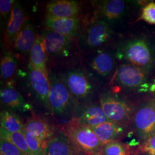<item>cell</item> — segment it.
Segmentation results:
<instances>
[{"mask_svg":"<svg viewBox=\"0 0 155 155\" xmlns=\"http://www.w3.org/2000/svg\"><path fill=\"white\" fill-rule=\"evenodd\" d=\"M43 148L44 155H84L85 153L63 131L44 141Z\"/></svg>","mask_w":155,"mask_h":155,"instance_id":"obj_6","label":"cell"},{"mask_svg":"<svg viewBox=\"0 0 155 155\" xmlns=\"http://www.w3.org/2000/svg\"><path fill=\"white\" fill-rule=\"evenodd\" d=\"M0 155H25L16 145L2 137L0 138Z\"/></svg>","mask_w":155,"mask_h":155,"instance_id":"obj_28","label":"cell"},{"mask_svg":"<svg viewBox=\"0 0 155 155\" xmlns=\"http://www.w3.org/2000/svg\"><path fill=\"white\" fill-rule=\"evenodd\" d=\"M147 73L143 70L129 63H123L117 70L115 81L127 89H137L145 83Z\"/></svg>","mask_w":155,"mask_h":155,"instance_id":"obj_7","label":"cell"},{"mask_svg":"<svg viewBox=\"0 0 155 155\" xmlns=\"http://www.w3.org/2000/svg\"><path fill=\"white\" fill-rule=\"evenodd\" d=\"M100 105L110 121L122 125L130 120L133 113L132 106L125 101L110 93L102 95L100 99Z\"/></svg>","mask_w":155,"mask_h":155,"instance_id":"obj_4","label":"cell"},{"mask_svg":"<svg viewBox=\"0 0 155 155\" xmlns=\"http://www.w3.org/2000/svg\"><path fill=\"white\" fill-rule=\"evenodd\" d=\"M127 9L126 3L122 0L104 1L100 6L102 16L108 22H113L121 18Z\"/></svg>","mask_w":155,"mask_h":155,"instance_id":"obj_20","label":"cell"},{"mask_svg":"<svg viewBox=\"0 0 155 155\" xmlns=\"http://www.w3.org/2000/svg\"><path fill=\"white\" fill-rule=\"evenodd\" d=\"M114 66L113 58L106 52H100L94 56L90 63L93 70L102 77L110 74Z\"/></svg>","mask_w":155,"mask_h":155,"instance_id":"obj_22","label":"cell"},{"mask_svg":"<svg viewBox=\"0 0 155 155\" xmlns=\"http://www.w3.org/2000/svg\"><path fill=\"white\" fill-rule=\"evenodd\" d=\"M134 124L143 142L155 133V102H149L139 107L134 117Z\"/></svg>","mask_w":155,"mask_h":155,"instance_id":"obj_5","label":"cell"},{"mask_svg":"<svg viewBox=\"0 0 155 155\" xmlns=\"http://www.w3.org/2000/svg\"><path fill=\"white\" fill-rule=\"evenodd\" d=\"M101 155V153H94V154H93V155Z\"/></svg>","mask_w":155,"mask_h":155,"instance_id":"obj_33","label":"cell"},{"mask_svg":"<svg viewBox=\"0 0 155 155\" xmlns=\"http://www.w3.org/2000/svg\"><path fill=\"white\" fill-rule=\"evenodd\" d=\"M15 2L16 1L15 0L0 1V13L4 18H7L10 16Z\"/></svg>","mask_w":155,"mask_h":155,"instance_id":"obj_30","label":"cell"},{"mask_svg":"<svg viewBox=\"0 0 155 155\" xmlns=\"http://www.w3.org/2000/svg\"><path fill=\"white\" fill-rule=\"evenodd\" d=\"M151 90L155 91V83H154L152 86V87H151Z\"/></svg>","mask_w":155,"mask_h":155,"instance_id":"obj_32","label":"cell"},{"mask_svg":"<svg viewBox=\"0 0 155 155\" xmlns=\"http://www.w3.org/2000/svg\"><path fill=\"white\" fill-rule=\"evenodd\" d=\"M16 58L11 52H6L1 61V76L3 80L13 77L17 69Z\"/></svg>","mask_w":155,"mask_h":155,"instance_id":"obj_24","label":"cell"},{"mask_svg":"<svg viewBox=\"0 0 155 155\" xmlns=\"http://www.w3.org/2000/svg\"><path fill=\"white\" fill-rule=\"evenodd\" d=\"M141 150L144 154L155 155V133L144 142Z\"/></svg>","mask_w":155,"mask_h":155,"instance_id":"obj_31","label":"cell"},{"mask_svg":"<svg viewBox=\"0 0 155 155\" xmlns=\"http://www.w3.org/2000/svg\"><path fill=\"white\" fill-rule=\"evenodd\" d=\"M37 36L33 25L29 20H25L15 39L14 48L22 54H28L35 45Z\"/></svg>","mask_w":155,"mask_h":155,"instance_id":"obj_15","label":"cell"},{"mask_svg":"<svg viewBox=\"0 0 155 155\" xmlns=\"http://www.w3.org/2000/svg\"><path fill=\"white\" fill-rule=\"evenodd\" d=\"M147 155V154H144V155Z\"/></svg>","mask_w":155,"mask_h":155,"instance_id":"obj_34","label":"cell"},{"mask_svg":"<svg viewBox=\"0 0 155 155\" xmlns=\"http://www.w3.org/2000/svg\"><path fill=\"white\" fill-rule=\"evenodd\" d=\"M91 128L103 145L116 141L125 132L122 125L111 121L102 123Z\"/></svg>","mask_w":155,"mask_h":155,"instance_id":"obj_17","label":"cell"},{"mask_svg":"<svg viewBox=\"0 0 155 155\" xmlns=\"http://www.w3.org/2000/svg\"><path fill=\"white\" fill-rule=\"evenodd\" d=\"M47 54L55 56H67L71 47V38L45 29L41 35Z\"/></svg>","mask_w":155,"mask_h":155,"instance_id":"obj_9","label":"cell"},{"mask_svg":"<svg viewBox=\"0 0 155 155\" xmlns=\"http://www.w3.org/2000/svg\"><path fill=\"white\" fill-rule=\"evenodd\" d=\"M47 52L43 39L38 35L35 45L30 52L29 65L40 69L48 75L47 68Z\"/></svg>","mask_w":155,"mask_h":155,"instance_id":"obj_21","label":"cell"},{"mask_svg":"<svg viewBox=\"0 0 155 155\" xmlns=\"http://www.w3.org/2000/svg\"><path fill=\"white\" fill-rule=\"evenodd\" d=\"M1 137L8 140L22 151L25 155H32L22 132L11 133L1 128Z\"/></svg>","mask_w":155,"mask_h":155,"instance_id":"obj_25","label":"cell"},{"mask_svg":"<svg viewBox=\"0 0 155 155\" xmlns=\"http://www.w3.org/2000/svg\"><path fill=\"white\" fill-rule=\"evenodd\" d=\"M100 153L102 155H130V152L127 145L116 140L104 145Z\"/></svg>","mask_w":155,"mask_h":155,"instance_id":"obj_26","label":"cell"},{"mask_svg":"<svg viewBox=\"0 0 155 155\" xmlns=\"http://www.w3.org/2000/svg\"><path fill=\"white\" fill-rule=\"evenodd\" d=\"M23 131L37 138L42 143L51 139L55 134L54 127L40 118L29 119L24 124Z\"/></svg>","mask_w":155,"mask_h":155,"instance_id":"obj_16","label":"cell"},{"mask_svg":"<svg viewBox=\"0 0 155 155\" xmlns=\"http://www.w3.org/2000/svg\"><path fill=\"white\" fill-rule=\"evenodd\" d=\"M0 98L2 104L12 110L25 111L31 109V106L25 102L22 95L12 86L1 89Z\"/></svg>","mask_w":155,"mask_h":155,"instance_id":"obj_19","label":"cell"},{"mask_svg":"<svg viewBox=\"0 0 155 155\" xmlns=\"http://www.w3.org/2000/svg\"><path fill=\"white\" fill-rule=\"evenodd\" d=\"M50 82V110L58 116L63 117L71 115L76 110V100L63 81L58 78L51 77Z\"/></svg>","mask_w":155,"mask_h":155,"instance_id":"obj_3","label":"cell"},{"mask_svg":"<svg viewBox=\"0 0 155 155\" xmlns=\"http://www.w3.org/2000/svg\"><path fill=\"white\" fill-rule=\"evenodd\" d=\"M47 15L58 18H75L80 12L77 1L72 0H56L47 3L45 6Z\"/></svg>","mask_w":155,"mask_h":155,"instance_id":"obj_13","label":"cell"},{"mask_svg":"<svg viewBox=\"0 0 155 155\" xmlns=\"http://www.w3.org/2000/svg\"><path fill=\"white\" fill-rule=\"evenodd\" d=\"M118 56L147 72L152 70L154 59L147 41L142 38L130 40L122 45L118 52Z\"/></svg>","mask_w":155,"mask_h":155,"instance_id":"obj_1","label":"cell"},{"mask_svg":"<svg viewBox=\"0 0 155 155\" xmlns=\"http://www.w3.org/2000/svg\"><path fill=\"white\" fill-rule=\"evenodd\" d=\"M0 122L1 128L11 133L22 132L24 127L21 118L11 111H1Z\"/></svg>","mask_w":155,"mask_h":155,"instance_id":"obj_23","label":"cell"},{"mask_svg":"<svg viewBox=\"0 0 155 155\" xmlns=\"http://www.w3.org/2000/svg\"><path fill=\"white\" fill-rule=\"evenodd\" d=\"M63 82L76 100H85L92 94L93 87L88 78L82 71L75 70L67 72Z\"/></svg>","mask_w":155,"mask_h":155,"instance_id":"obj_8","label":"cell"},{"mask_svg":"<svg viewBox=\"0 0 155 155\" xmlns=\"http://www.w3.org/2000/svg\"><path fill=\"white\" fill-rule=\"evenodd\" d=\"M85 153H100L104 146L91 127L72 118L62 130Z\"/></svg>","mask_w":155,"mask_h":155,"instance_id":"obj_2","label":"cell"},{"mask_svg":"<svg viewBox=\"0 0 155 155\" xmlns=\"http://www.w3.org/2000/svg\"><path fill=\"white\" fill-rule=\"evenodd\" d=\"M29 148L32 155H44L43 143L32 136L22 130Z\"/></svg>","mask_w":155,"mask_h":155,"instance_id":"obj_27","label":"cell"},{"mask_svg":"<svg viewBox=\"0 0 155 155\" xmlns=\"http://www.w3.org/2000/svg\"><path fill=\"white\" fill-rule=\"evenodd\" d=\"M111 35L112 31L108 22L105 20L95 21L84 35V44L90 48H97L107 42Z\"/></svg>","mask_w":155,"mask_h":155,"instance_id":"obj_11","label":"cell"},{"mask_svg":"<svg viewBox=\"0 0 155 155\" xmlns=\"http://www.w3.org/2000/svg\"><path fill=\"white\" fill-rule=\"evenodd\" d=\"M138 20H143L150 24H155V2H150L143 8Z\"/></svg>","mask_w":155,"mask_h":155,"instance_id":"obj_29","label":"cell"},{"mask_svg":"<svg viewBox=\"0 0 155 155\" xmlns=\"http://www.w3.org/2000/svg\"><path fill=\"white\" fill-rule=\"evenodd\" d=\"M73 118L90 127L110 121L106 116L101 105L89 104L79 109Z\"/></svg>","mask_w":155,"mask_h":155,"instance_id":"obj_14","label":"cell"},{"mask_svg":"<svg viewBox=\"0 0 155 155\" xmlns=\"http://www.w3.org/2000/svg\"><path fill=\"white\" fill-rule=\"evenodd\" d=\"M25 21L22 6L19 2H15L8 22L6 36L9 44L13 45L17 34Z\"/></svg>","mask_w":155,"mask_h":155,"instance_id":"obj_18","label":"cell"},{"mask_svg":"<svg viewBox=\"0 0 155 155\" xmlns=\"http://www.w3.org/2000/svg\"><path fill=\"white\" fill-rule=\"evenodd\" d=\"M45 25L47 29L74 39L80 32L81 21L78 17L58 18L46 15Z\"/></svg>","mask_w":155,"mask_h":155,"instance_id":"obj_10","label":"cell"},{"mask_svg":"<svg viewBox=\"0 0 155 155\" xmlns=\"http://www.w3.org/2000/svg\"><path fill=\"white\" fill-rule=\"evenodd\" d=\"M29 79L36 96L45 107L50 109L51 82L48 75L40 69L29 65Z\"/></svg>","mask_w":155,"mask_h":155,"instance_id":"obj_12","label":"cell"}]
</instances>
